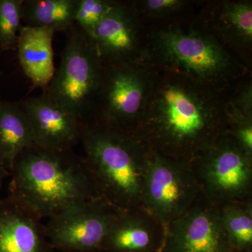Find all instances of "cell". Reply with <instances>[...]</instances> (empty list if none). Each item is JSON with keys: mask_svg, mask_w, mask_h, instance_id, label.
Returning a JSON list of instances; mask_svg holds the SVG:
<instances>
[{"mask_svg": "<svg viewBox=\"0 0 252 252\" xmlns=\"http://www.w3.org/2000/svg\"><path fill=\"white\" fill-rule=\"evenodd\" d=\"M123 211L97 198L49 219L46 236L56 252H102L113 222Z\"/></svg>", "mask_w": 252, "mask_h": 252, "instance_id": "obj_9", "label": "cell"}, {"mask_svg": "<svg viewBox=\"0 0 252 252\" xmlns=\"http://www.w3.org/2000/svg\"><path fill=\"white\" fill-rule=\"evenodd\" d=\"M0 252H56L43 220L14 199L0 206Z\"/></svg>", "mask_w": 252, "mask_h": 252, "instance_id": "obj_15", "label": "cell"}, {"mask_svg": "<svg viewBox=\"0 0 252 252\" xmlns=\"http://www.w3.org/2000/svg\"><path fill=\"white\" fill-rule=\"evenodd\" d=\"M11 172V198L43 220L100 198L84 157L73 149L32 146L18 156Z\"/></svg>", "mask_w": 252, "mask_h": 252, "instance_id": "obj_2", "label": "cell"}, {"mask_svg": "<svg viewBox=\"0 0 252 252\" xmlns=\"http://www.w3.org/2000/svg\"><path fill=\"white\" fill-rule=\"evenodd\" d=\"M34 145L32 132L21 104L0 103V165L11 172L16 159Z\"/></svg>", "mask_w": 252, "mask_h": 252, "instance_id": "obj_17", "label": "cell"}, {"mask_svg": "<svg viewBox=\"0 0 252 252\" xmlns=\"http://www.w3.org/2000/svg\"><path fill=\"white\" fill-rule=\"evenodd\" d=\"M79 0H26L23 19L26 26L68 31L75 23Z\"/></svg>", "mask_w": 252, "mask_h": 252, "instance_id": "obj_18", "label": "cell"}, {"mask_svg": "<svg viewBox=\"0 0 252 252\" xmlns=\"http://www.w3.org/2000/svg\"><path fill=\"white\" fill-rule=\"evenodd\" d=\"M21 106L31 124L34 145L63 150L80 143L84 124L46 94L30 97Z\"/></svg>", "mask_w": 252, "mask_h": 252, "instance_id": "obj_12", "label": "cell"}, {"mask_svg": "<svg viewBox=\"0 0 252 252\" xmlns=\"http://www.w3.org/2000/svg\"><path fill=\"white\" fill-rule=\"evenodd\" d=\"M80 143L99 196L121 211L142 208L152 151L134 134L97 121L83 125Z\"/></svg>", "mask_w": 252, "mask_h": 252, "instance_id": "obj_4", "label": "cell"}, {"mask_svg": "<svg viewBox=\"0 0 252 252\" xmlns=\"http://www.w3.org/2000/svg\"><path fill=\"white\" fill-rule=\"evenodd\" d=\"M55 32L50 28L23 26L18 33V60L23 72L34 87L45 89L54 77Z\"/></svg>", "mask_w": 252, "mask_h": 252, "instance_id": "obj_16", "label": "cell"}, {"mask_svg": "<svg viewBox=\"0 0 252 252\" xmlns=\"http://www.w3.org/2000/svg\"><path fill=\"white\" fill-rule=\"evenodd\" d=\"M200 22L227 48L244 55L252 44V4L222 1L203 10Z\"/></svg>", "mask_w": 252, "mask_h": 252, "instance_id": "obj_14", "label": "cell"}, {"mask_svg": "<svg viewBox=\"0 0 252 252\" xmlns=\"http://www.w3.org/2000/svg\"><path fill=\"white\" fill-rule=\"evenodd\" d=\"M161 252H235L220 220V209L200 192L180 217L166 225Z\"/></svg>", "mask_w": 252, "mask_h": 252, "instance_id": "obj_10", "label": "cell"}, {"mask_svg": "<svg viewBox=\"0 0 252 252\" xmlns=\"http://www.w3.org/2000/svg\"><path fill=\"white\" fill-rule=\"evenodd\" d=\"M200 192L212 204L252 201V158L225 132L190 160Z\"/></svg>", "mask_w": 252, "mask_h": 252, "instance_id": "obj_6", "label": "cell"}, {"mask_svg": "<svg viewBox=\"0 0 252 252\" xmlns=\"http://www.w3.org/2000/svg\"><path fill=\"white\" fill-rule=\"evenodd\" d=\"M153 69L148 99L134 135L154 153L190 162L228 131V98L225 93L185 76Z\"/></svg>", "mask_w": 252, "mask_h": 252, "instance_id": "obj_1", "label": "cell"}, {"mask_svg": "<svg viewBox=\"0 0 252 252\" xmlns=\"http://www.w3.org/2000/svg\"><path fill=\"white\" fill-rule=\"evenodd\" d=\"M141 21L134 3L116 1L91 36L104 67L144 60Z\"/></svg>", "mask_w": 252, "mask_h": 252, "instance_id": "obj_11", "label": "cell"}, {"mask_svg": "<svg viewBox=\"0 0 252 252\" xmlns=\"http://www.w3.org/2000/svg\"></svg>", "mask_w": 252, "mask_h": 252, "instance_id": "obj_24", "label": "cell"}, {"mask_svg": "<svg viewBox=\"0 0 252 252\" xmlns=\"http://www.w3.org/2000/svg\"><path fill=\"white\" fill-rule=\"evenodd\" d=\"M153 71L145 60L104 67L94 121L134 134L147 104Z\"/></svg>", "mask_w": 252, "mask_h": 252, "instance_id": "obj_7", "label": "cell"}, {"mask_svg": "<svg viewBox=\"0 0 252 252\" xmlns=\"http://www.w3.org/2000/svg\"><path fill=\"white\" fill-rule=\"evenodd\" d=\"M23 0H0V46L16 49L23 19Z\"/></svg>", "mask_w": 252, "mask_h": 252, "instance_id": "obj_20", "label": "cell"}, {"mask_svg": "<svg viewBox=\"0 0 252 252\" xmlns=\"http://www.w3.org/2000/svg\"><path fill=\"white\" fill-rule=\"evenodd\" d=\"M3 169H4V168H3V167H1V165H0V175H1V170H3Z\"/></svg>", "mask_w": 252, "mask_h": 252, "instance_id": "obj_23", "label": "cell"}, {"mask_svg": "<svg viewBox=\"0 0 252 252\" xmlns=\"http://www.w3.org/2000/svg\"><path fill=\"white\" fill-rule=\"evenodd\" d=\"M140 18H161L178 14L188 5L183 0H146L134 3Z\"/></svg>", "mask_w": 252, "mask_h": 252, "instance_id": "obj_22", "label": "cell"}, {"mask_svg": "<svg viewBox=\"0 0 252 252\" xmlns=\"http://www.w3.org/2000/svg\"><path fill=\"white\" fill-rule=\"evenodd\" d=\"M190 162L151 152L144 179L142 207L166 226L200 194Z\"/></svg>", "mask_w": 252, "mask_h": 252, "instance_id": "obj_8", "label": "cell"}, {"mask_svg": "<svg viewBox=\"0 0 252 252\" xmlns=\"http://www.w3.org/2000/svg\"><path fill=\"white\" fill-rule=\"evenodd\" d=\"M115 2L112 0H79L75 24L91 37L94 30Z\"/></svg>", "mask_w": 252, "mask_h": 252, "instance_id": "obj_21", "label": "cell"}, {"mask_svg": "<svg viewBox=\"0 0 252 252\" xmlns=\"http://www.w3.org/2000/svg\"><path fill=\"white\" fill-rule=\"evenodd\" d=\"M165 230L143 207L123 211L111 225L102 252H161Z\"/></svg>", "mask_w": 252, "mask_h": 252, "instance_id": "obj_13", "label": "cell"}, {"mask_svg": "<svg viewBox=\"0 0 252 252\" xmlns=\"http://www.w3.org/2000/svg\"><path fill=\"white\" fill-rule=\"evenodd\" d=\"M44 94L82 124L94 122L104 65L94 41L74 23Z\"/></svg>", "mask_w": 252, "mask_h": 252, "instance_id": "obj_5", "label": "cell"}, {"mask_svg": "<svg viewBox=\"0 0 252 252\" xmlns=\"http://www.w3.org/2000/svg\"><path fill=\"white\" fill-rule=\"evenodd\" d=\"M220 220L235 252H252V201L218 206Z\"/></svg>", "mask_w": 252, "mask_h": 252, "instance_id": "obj_19", "label": "cell"}, {"mask_svg": "<svg viewBox=\"0 0 252 252\" xmlns=\"http://www.w3.org/2000/svg\"><path fill=\"white\" fill-rule=\"evenodd\" d=\"M144 60L154 68L223 93L247 70L200 21H175L154 28L144 41Z\"/></svg>", "mask_w": 252, "mask_h": 252, "instance_id": "obj_3", "label": "cell"}]
</instances>
